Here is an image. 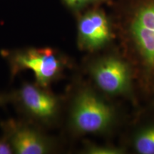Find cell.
Returning <instances> with one entry per match:
<instances>
[{
    "mask_svg": "<svg viewBox=\"0 0 154 154\" xmlns=\"http://www.w3.org/2000/svg\"><path fill=\"white\" fill-rule=\"evenodd\" d=\"M95 1L96 0H63L65 4L73 9H80Z\"/></svg>",
    "mask_w": 154,
    "mask_h": 154,
    "instance_id": "obj_10",
    "label": "cell"
},
{
    "mask_svg": "<svg viewBox=\"0 0 154 154\" xmlns=\"http://www.w3.org/2000/svg\"><path fill=\"white\" fill-rule=\"evenodd\" d=\"M13 100L24 114L33 120L49 124L59 113V100L57 96L36 84L25 83L13 95Z\"/></svg>",
    "mask_w": 154,
    "mask_h": 154,
    "instance_id": "obj_3",
    "label": "cell"
},
{
    "mask_svg": "<svg viewBox=\"0 0 154 154\" xmlns=\"http://www.w3.org/2000/svg\"><path fill=\"white\" fill-rule=\"evenodd\" d=\"M12 147L5 136L0 138V154H10L13 153Z\"/></svg>",
    "mask_w": 154,
    "mask_h": 154,
    "instance_id": "obj_11",
    "label": "cell"
},
{
    "mask_svg": "<svg viewBox=\"0 0 154 154\" xmlns=\"http://www.w3.org/2000/svg\"><path fill=\"white\" fill-rule=\"evenodd\" d=\"M111 38L110 24L102 11H89L81 17L78 24V44L81 49L88 51L101 49Z\"/></svg>",
    "mask_w": 154,
    "mask_h": 154,
    "instance_id": "obj_7",
    "label": "cell"
},
{
    "mask_svg": "<svg viewBox=\"0 0 154 154\" xmlns=\"http://www.w3.org/2000/svg\"><path fill=\"white\" fill-rule=\"evenodd\" d=\"M86 153L91 154H120L123 153L124 151L119 148L111 147V146H96V145H88L86 149Z\"/></svg>",
    "mask_w": 154,
    "mask_h": 154,
    "instance_id": "obj_9",
    "label": "cell"
},
{
    "mask_svg": "<svg viewBox=\"0 0 154 154\" xmlns=\"http://www.w3.org/2000/svg\"><path fill=\"white\" fill-rule=\"evenodd\" d=\"M129 32L144 68L154 74V0L143 4L136 11Z\"/></svg>",
    "mask_w": 154,
    "mask_h": 154,
    "instance_id": "obj_4",
    "label": "cell"
},
{
    "mask_svg": "<svg viewBox=\"0 0 154 154\" xmlns=\"http://www.w3.org/2000/svg\"><path fill=\"white\" fill-rule=\"evenodd\" d=\"M134 148L140 154H154V125L143 128L134 140Z\"/></svg>",
    "mask_w": 154,
    "mask_h": 154,
    "instance_id": "obj_8",
    "label": "cell"
},
{
    "mask_svg": "<svg viewBox=\"0 0 154 154\" xmlns=\"http://www.w3.org/2000/svg\"><path fill=\"white\" fill-rule=\"evenodd\" d=\"M4 54L8 59L11 76L30 70L34 73L36 84L44 88L60 77L67 65L64 57L52 48H28L5 51Z\"/></svg>",
    "mask_w": 154,
    "mask_h": 154,
    "instance_id": "obj_1",
    "label": "cell"
},
{
    "mask_svg": "<svg viewBox=\"0 0 154 154\" xmlns=\"http://www.w3.org/2000/svg\"><path fill=\"white\" fill-rule=\"evenodd\" d=\"M1 126L15 153L44 154L52 150L51 140L33 126L13 119L2 122Z\"/></svg>",
    "mask_w": 154,
    "mask_h": 154,
    "instance_id": "obj_6",
    "label": "cell"
},
{
    "mask_svg": "<svg viewBox=\"0 0 154 154\" xmlns=\"http://www.w3.org/2000/svg\"><path fill=\"white\" fill-rule=\"evenodd\" d=\"M113 111L110 105L91 89L79 91L73 102L70 123L79 134H98L111 126Z\"/></svg>",
    "mask_w": 154,
    "mask_h": 154,
    "instance_id": "obj_2",
    "label": "cell"
},
{
    "mask_svg": "<svg viewBox=\"0 0 154 154\" xmlns=\"http://www.w3.org/2000/svg\"><path fill=\"white\" fill-rule=\"evenodd\" d=\"M11 100H13V94H11V95L0 94V106L5 105Z\"/></svg>",
    "mask_w": 154,
    "mask_h": 154,
    "instance_id": "obj_12",
    "label": "cell"
},
{
    "mask_svg": "<svg viewBox=\"0 0 154 154\" xmlns=\"http://www.w3.org/2000/svg\"><path fill=\"white\" fill-rule=\"evenodd\" d=\"M90 73L98 87L106 93H127L131 86V72L126 62L117 57L103 58L92 63Z\"/></svg>",
    "mask_w": 154,
    "mask_h": 154,
    "instance_id": "obj_5",
    "label": "cell"
}]
</instances>
